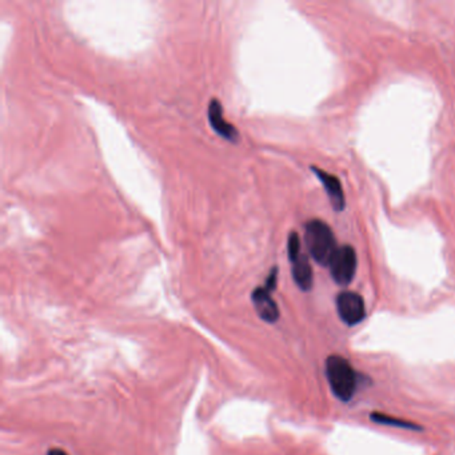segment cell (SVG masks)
Returning a JSON list of instances; mask_svg holds the SVG:
<instances>
[{
	"label": "cell",
	"instance_id": "obj_1",
	"mask_svg": "<svg viewBox=\"0 0 455 455\" xmlns=\"http://www.w3.org/2000/svg\"><path fill=\"white\" fill-rule=\"evenodd\" d=\"M325 372L331 392L341 402H350L358 390V372L349 359L342 355H330L325 363Z\"/></svg>",
	"mask_w": 455,
	"mask_h": 455
},
{
	"label": "cell",
	"instance_id": "obj_9",
	"mask_svg": "<svg viewBox=\"0 0 455 455\" xmlns=\"http://www.w3.org/2000/svg\"><path fill=\"white\" fill-rule=\"evenodd\" d=\"M370 419L376 425H383V426H392V427H398L403 430H414V432H421L423 427L421 425H416L413 421H406L402 418H395L393 415L374 412L370 414Z\"/></svg>",
	"mask_w": 455,
	"mask_h": 455
},
{
	"label": "cell",
	"instance_id": "obj_4",
	"mask_svg": "<svg viewBox=\"0 0 455 455\" xmlns=\"http://www.w3.org/2000/svg\"><path fill=\"white\" fill-rule=\"evenodd\" d=\"M330 274L335 283L339 286H349L355 278L358 267V256L352 246H341L331 259Z\"/></svg>",
	"mask_w": 455,
	"mask_h": 455
},
{
	"label": "cell",
	"instance_id": "obj_7",
	"mask_svg": "<svg viewBox=\"0 0 455 455\" xmlns=\"http://www.w3.org/2000/svg\"><path fill=\"white\" fill-rule=\"evenodd\" d=\"M311 170L325 187L332 208L335 211H342L346 206V198H345V192H343V188H342L339 179L336 176L331 175L330 172H327L325 170H321L315 165H312Z\"/></svg>",
	"mask_w": 455,
	"mask_h": 455
},
{
	"label": "cell",
	"instance_id": "obj_5",
	"mask_svg": "<svg viewBox=\"0 0 455 455\" xmlns=\"http://www.w3.org/2000/svg\"><path fill=\"white\" fill-rule=\"evenodd\" d=\"M335 305L341 321L350 327L359 325L367 315L365 299L354 291L339 292L335 299Z\"/></svg>",
	"mask_w": 455,
	"mask_h": 455
},
{
	"label": "cell",
	"instance_id": "obj_3",
	"mask_svg": "<svg viewBox=\"0 0 455 455\" xmlns=\"http://www.w3.org/2000/svg\"><path fill=\"white\" fill-rule=\"evenodd\" d=\"M278 283V267L274 266L262 286L255 287L251 292V301L255 307L256 314L261 319L267 323H275L279 316L281 311L276 302L272 299V292L276 289Z\"/></svg>",
	"mask_w": 455,
	"mask_h": 455
},
{
	"label": "cell",
	"instance_id": "obj_6",
	"mask_svg": "<svg viewBox=\"0 0 455 455\" xmlns=\"http://www.w3.org/2000/svg\"><path fill=\"white\" fill-rule=\"evenodd\" d=\"M207 117H208V122L210 125L212 127V130L222 136L223 139L230 141L232 143L239 141V131L235 125L228 123V121L223 118V108H222V103L219 102V99L212 98L208 103V110H207Z\"/></svg>",
	"mask_w": 455,
	"mask_h": 455
},
{
	"label": "cell",
	"instance_id": "obj_2",
	"mask_svg": "<svg viewBox=\"0 0 455 455\" xmlns=\"http://www.w3.org/2000/svg\"><path fill=\"white\" fill-rule=\"evenodd\" d=\"M305 243L312 259L321 266H329L338 250L332 230L321 219H312L305 225Z\"/></svg>",
	"mask_w": 455,
	"mask_h": 455
},
{
	"label": "cell",
	"instance_id": "obj_11",
	"mask_svg": "<svg viewBox=\"0 0 455 455\" xmlns=\"http://www.w3.org/2000/svg\"><path fill=\"white\" fill-rule=\"evenodd\" d=\"M47 455H68L62 449H51Z\"/></svg>",
	"mask_w": 455,
	"mask_h": 455
},
{
	"label": "cell",
	"instance_id": "obj_10",
	"mask_svg": "<svg viewBox=\"0 0 455 455\" xmlns=\"http://www.w3.org/2000/svg\"><path fill=\"white\" fill-rule=\"evenodd\" d=\"M287 254H289L290 261L295 259L296 256H299L302 254L301 250V239L299 235L294 231L289 235V241H287Z\"/></svg>",
	"mask_w": 455,
	"mask_h": 455
},
{
	"label": "cell",
	"instance_id": "obj_8",
	"mask_svg": "<svg viewBox=\"0 0 455 455\" xmlns=\"http://www.w3.org/2000/svg\"><path fill=\"white\" fill-rule=\"evenodd\" d=\"M291 262V274L295 285L302 291H310L314 285V272L310 261L305 254H301Z\"/></svg>",
	"mask_w": 455,
	"mask_h": 455
}]
</instances>
